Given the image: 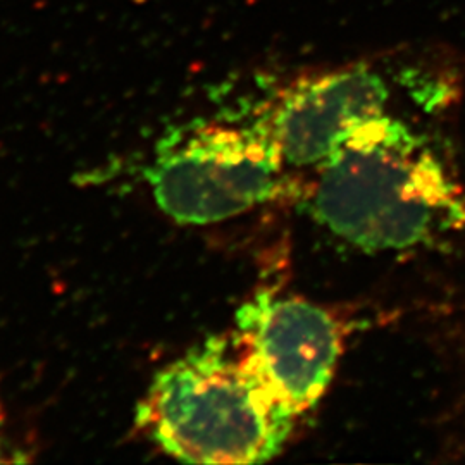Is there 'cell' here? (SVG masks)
Wrapping results in <instances>:
<instances>
[{
	"label": "cell",
	"instance_id": "1",
	"mask_svg": "<svg viewBox=\"0 0 465 465\" xmlns=\"http://www.w3.org/2000/svg\"><path fill=\"white\" fill-rule=\"evenodd\" d=\"M312 213L367 252L432 245L465 228V193L424 136L376 117L317 166Z\"/></svg>",
	"mask_w": 465,
	"mask_h": 465
},
{
	"label": "cell",
	"instance_id": "2",
	"mask_svg": "<svg viewBox=\"0 0 465 465\" xmlns=\"http://www.w3.org/2000/svg\"><path fill=\"white\" fill-rule=\"evenodd\" d=\"M295 419L232 338H211L159 371L136 417L159 449L190 464L267 462L282 451Z\"/></svg>",
	"mask_w": 465,
	"mask_h": 465
},
{
	"label": "cell",
	"instance_id": "3",
	"mask_svg": "<svg viewBox=\"0 0 465 465\" xmlns=\"http://www.w3.org/2000/svg\"><path fill=\"white\" fill-rule=\"evenodd\" d=\"M286 164L266 126H202L157 150L145 178L152 197L180 224L245 214L282 190Z\"/></svg>",
	"mask_w": 465,
	"mask_h": 465
},
{
	"label": "cell",
	"instance_id": "4",
	"mask_svg": "<svg viewBox=\"0 0 465 465\" xmlns=\"http://www.w3.org/2000/svg\"><path fill=\"white\" fill-rule=\"evenodd\" d=\"M232 341L269 393L299 417L328 390L343 330L321 305L259 292L238 311Z\"/></svg>",
	"mask_w": 465,
	"mask_h": 465
},
{
	"label": "cell",
	"instance_id": "5",
	"mask_svg": "<svg viewBox=\"0 0 465 465\" xmlns=\"http://www.w3.org/2000/svg\"><path fill=\"white\" fill-rule=\"evenodd\" d=\"M386 100L378 76L347 71L293 86L262 123L286 167H317L350 134L386 114Z\"/></svg>",
	"mask_w": 465,
	"mask_h": 465
},
{
	"label": "cell",
	"instance_id": "6",
	"mask_svg": "<svg viewBox=\"0 0 465 465\" xmlns=\"http://www.w3.org/2000/svg\"><path fill=\"white\" fill-rule=\"evenodd\" d=\"M28 459L23 457L19 450L11 447L5 440L0 438V464H13V462H26Z\"/></svg>",
	"mask_w": 465,
	"mask_h": 465
},
{
	"label": "cell",
	"instance_id": "7",
	"mask_svg": "<svg viewBox=\"0 0 465 465\" xmlns=\"http://www.w3.org/2000/svg\"><path fill=\"white\" fill-rule=\"evenodd\" d=\"M0 420H2V411H0Z\"/></svg>",
	"mask_w": 465,
	"mask_h": 465
}]
</instances>
